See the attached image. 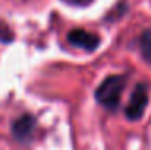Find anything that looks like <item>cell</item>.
I'll use <instances>...</instances> for the list:
<instances>
[{"label": "cell", "mask_w": 151, "mask_h": 150, "mask_svg": "<svg viewBox=\"0 0 151 150\" xmlns=\"http://www.w3.org/2000/svg\"><path fill=\"white\" fill-rule=\"evenodd\" d=\"M125 83H127V76L124 74H113L108 76L101 84L98 86L95 92V99L100 105H103L108 110H116L119 107L121 95L124 92Z\"/></svg>", "instance_id": "cell-1"}, {"label": "cell", "mask_w": 151, "mask_h": 150, "mask_svg": "<svg viewBox=\"0 0 151 150\" xmlns=\"http://www.w3.org/2000/svg\"><path fill=\"white\" fill-rule=\"evenodd\" d=\"M148 107V87L145 84H137L125 107V118L129 121H138Z\"/></svg>", "instance_id": "cell-2"}, {"label": "cell", "mask_w": 151, "mask_h": 150, "mask_svg": "<svg viewBox=\"0 0 151 150\" xmlns=\"http://www.w3.org/2000/svg\"><path fill=\"white\" fill-rule=\"evenodd\" d=\"M68 41H69L71 45L82 50H87V52H92V50H95L100 45L98 36L85 29H73L68 34Z\"/></svg>", "instance_id": "cell-3"}, {"label": "cell", "mask_w": 151, "mask_h": 150, "mask_svg": "<svg viewBox=\"0 0 151 150\" xmlns=\"http://www.w3.org/2000/svg\"><path fill=\"white\" fill-rule=\"evenodd\" d=\"M35 128V120L32 115H21L18 120L13 121L12 124V133L18 141H24L29 139V136L32 134Z\"/></svg>", "instance_id": "cell-4"}, {"label": "cell", "mask_w": 151, "mask_h": 150, "mask_svg": "<svg viewBox=\"0 0 151 150\" xmlns=\"http://www.w3.org/2000/svg\"><path fill=\"white\" fill-rule=\"evenodd\" d=\"M138 44H140V52H142L143 60L151 65V29H146L140 36Z\"/></svg>", "instance_id": "cell-5"}, {"label": "cell", "mask_w": 151, "mask_h": 150, "mask_svg": "<svg viewBox=\"0 0 151 150\" xmlns=\"http://www.w3.org/2000/svg\"><path fill=\"white\" fill-rule=\"evenodd\" d=\"M68 2L74 3V5H81V7H84V5H88V3H92L93 0H68Z\"/></svg>", "instance_id": "cell-6"}]
</instances>
